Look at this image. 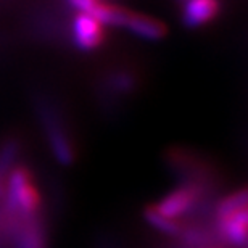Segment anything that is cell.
<instances>
[{
  "instance_id": "obj_2",
  "label": "cell",
  "mask_w": 248,
  "mask_h": 248,
  "mask_svg": "<svg viewBox=\"0 0 248 248\" xmlns=\"http://www.w3.org/2000/svg\"><path fill=\"white\" fill-rule=\"evenodd\" d=\"M203 198H205V186L200 182L190 181L172 188L160 202L155 203V206L165 216L181 219L184 215L195 210L198 205H202Z\"/></svg>"
},
{
  "instance_id": "obj_12",
  "label": "cell",
  "mask_w": 248,
  "mask_h": 248,
  "mask_svg": "<svg viewBox=\"0 0 248 248\" xmlns=\"http://www.w3.org/2000/svg\"><path fill=\"white\" fill-rule=\"evenodd\" d=\"M66 2L71 5L74 10H78L79 13L91 15L92 10L95 8L102 0H66Z\"/></svg>"
},
{
  "instance_id": "obj_4",
  "label": "cell",
  "mask_w": 248,
  "mask_h": 248,
  "mask_svg": "<svg viewBox=\"0 0 248 248\" xmlns=\"http://www.w3.org/2000/svg\"><path fill=\"white\" fill-rule=\"evenodd\" d=\"M105 26L91 15L78 13L73 19V42L79 50H97L105 42Z\"/></svg>"
},
{
  "instance_id": "obj_14",
  "label": "cell",
  "mask_w": 248,
  "mask_h": 248,
  "mask_svg": "<svg viewBox=\"0 0 248 248\" xmlns=\"http://www.w3.org/2000/svg\"><path fill=\"white\" fill-rule=\"evenodd\" d=\"M176 2H177V3H181V5H182V3H184V2H186V0H176Z\"/></svg>"
},
{
  "instance_id": "obj_9",
  "label": "cell",
  "mask_w": 248,
  "mask_h": 248,
  "mask_svg": "<svg viewBox=\"0 0 248 248\" xmlns=\"http://www.w3.org/2000/svg\"><path fill=\"white\" fill-rule=\"evenodd\" d=\"M143 219H145L152 227H155L156 231L165 232L168 235L172 237H181L182 232L186 231V224L181 219H174V217H168L163 213L158 211L155 205H150L143 208Z\"/></svg>"
},
{
  "instance_id": "obj_1",
  "label": "cell",
  "mask_w": 248,
  "mask_h": 248,
  "mask_svg": "<svg viewBox=\"0 0 248 248\" xmlns=\"http://www.w3.org/2000/svg\"><path fill=\"white\" fill-rule=\"evenodd\" d=\"M7 206L19 219L37 216L41 210V192L36 186L32 172L24 166H16L7 179Z\"/></svg>"
},
{
  "instance_id": "obj_10",
  "label": "cell",
  "mask_w": 248,
  "mask_h": 248,
  "mask_svg": "<svg viewBox=\"0 0 248 248\" xmlns=\"http://www.w3.org/2000/svg\"><path fill=\"white\" fill-rule=\"evenodd\" d=\"M248 206V186L237 188V190L227 193L222 198L216 202L215 205V219H219V217H224L227 215L234 211H239L242 208Z\"/></svg>"
},
{
  "instance_id": "obj_8",
  "label": "cell",
  "mask_w": 248,
  "mask_h": 248,
  "mask_svg": "<svg viewBox=\"0 0 248 248\" xmlns=\"http://www.w3.org/2000/svg\"><path fill=\"white\" fill-rule=\"evenodd\" d=\"M16 248H48L46 227L37 216L21 219L16 232Z\"/></svg>"
},
{
  "instance_id": "obj_5",
  "label": "cell",
  "mask_w": 248,
  "mask_h": 248,
  "mask_svg": "<svg viewBox=\"0 0 248 248\" xmlns=\"http://www.w3.org/2000/svg\"><path fill=\"white\" fill-rule=\"evenodd\" d=\"M221 10V0H186L182 3L181 21L188 29H198L215 21Z\"/></svg>"
},
{
  "instance_id": "obj_11",
  "label": "cell",
  "mask_w": 248,
  "mask_h": 248,
  "mask_svg": "<svg viewBox=\"0 0 248 248\" xmlns=\"http://www.w3.org/2000/svg\"><path fill=\"white\" fill-rule=\"evenodd\" d=\"M19 152V143L16 140H8L0 148V182L7 176V172L12 170L15 160Z\"/></svg>"
},
{
  "instance_id": "obj_6",
  "label": "cell",
  "mask_w": 248,
  "mask_h": 248,
  "mask_svg": "<svg viewBox=\"0 0 248 248\" xmlns=\"http://www.w3.org/2000/svg\"><path fill=\"white\" fill-rule=\"evenodd\" d=\"M216 234L229 245L248 244V206L234 211L219 219H215Z\"/></svg>"
},
{
  "instance_id": "obj_13",
  "label": "cell",
  "mask_w": 248,
  "mask_h": 248,
  "mask_svg": "<svg viewBox=\"0 0 248 248\" xmlns=\"http://www.w3.org/2000/svg\"><path fill=\"white\" fill-rule=\"evenodd\" d=\"M200 248H221V247H215V245H206V247H200Z\"/></svg>"
},
{
  "instance_id": "obj_3",
  "label": "cell",
  "mask_w": 248,
  "mask_h": 248,
  "mask_svg": "<svg viewBox=\"0 0 248 248\" xmlns=\"http://www.w3.org/2000/svg\"><path fill=\"white\" fill-rule=\"evenodd\" d=\"M41 118L48 147H50L53 156L62 165H71L74 158H76V150H74V143L66 132V129H64L62 120L48 107L41 108Z\"/></svg>"
},
{
  "instance_id": "obj_7",
  "label": "cell",
  "mask_w": 248,
  "mask_h": 248,
  "mask_svg": "<svg viewBox=\"0 0 248 248\" xmlns=\"http://www.w3.org/2000/svg\"><path fill=\"white\" fill-rule=\"evenodd\" d=\"M124 29L145 41H161L168 36V24L165 21L145 13H137L134 10L127 15Z\"/></svg>"
}]
</instances>
